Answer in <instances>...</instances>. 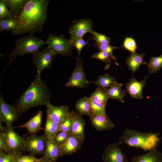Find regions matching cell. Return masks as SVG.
Instances as JSON below:
<instances>
[{
  "mask_svg": "<svg viewBox=\"0 0 162 162\" xmlns=\"http://www.w3.org/2000/svg\"><path fill=\"white\" fill-rule=\"evenodd\" d=\"M49 0H28L18 17L17 28L13 34H33L43 31L47 18Z\"/></svg>",
  "mask_w": 162,
  "mask_h": 162,
  "instance_id": "cell-1",
  "label": "cell"
},
{
  "mask_svg": "<svg viewBox=\"0 0 162 162\" xmlns=\"http://www.w3.org/2000/svg\"><path fill=\"white\" fill-rule=\"evenodd\" d=\"M50 94L47 86L37 75L29 86L16 100L14 105L18 116L30 109L50 103Z\"/></svg>",
  "mask_w": 162,
  "mask_h": 162,
  "instance_id": "cell-2",
  "label": "cell"
},
{
  "mask_svg": "<svg viewBox=\"0 0 162 162\" xmlns=\"http://www.w3.org/2000/svg\"><path fill=\"white\" fill-rule=\"evenodd\" d=\"M158 134L143 133L129 129H125L119 138L120 145L125 143L129 146L139 148L145 151L155 148L159 141Z\"/></svg>",
  "mask_w": 162,
  "mask_h": 162,
  "instance_id": "cell-3",
  "label": "cell"
},
{
  "mask_svg": "<svg viewBox=\"0 0 162 162\" xmlns=\"http://www.w3.org/2000/svg\"><path fill=\"white\" fill-rule=\"evenodd\" d=\"M46 44V41L38 38L33 34H30L17 39L15 42L13 50L9 54V62L3 73L10 65L12 62L17 57L29 53L32 54L39 51L42 46Z\"/></svg>",
  "mask_w": 162,
  "mask_h": 162,
  "instance_id": "cell-4",
  "label": "cell"
},
{
  "mask_svg": "<svg viewBox=\"0 0 162 162\" xmlns=\"http://www.w3.org/2000/svg\"><path fill=\"white\" fill-rule=\"evenodd\" d=\"M14 129L12 126L6 127L0 132V148L3 152L15 156L21 155L25 151V139Z\"/></svg>",
  "mask_w": 162,
  "mask_h": 162,
  "instance_id": "cell-5",
  "label": "cell"
},
{
  "mask_svg": "<svg viewBox=\"0 0 162 162\" xmlns=\"http://www.w3.org/2000/svg\"><path fill=\"white\" fill-rule=\"evenodd\" d=\"M48 47L54 54H60L64 56H72L73 48L70 40L64 38L62 35L49 34L46 41Z\"/></svg>",
  "mask_w": 162,
  "mask_h": 162,
  "instance_id": "cell-6",
  "label": "cell"
},
{
  "mask_svg": "<svg viewBox=\"0 0 162 162\" xmlns=\"http://www.w3.org/2000/svg\"><path fill=\"white\" fill-rule=\"evenodd\" d=\"M55 56L48 46L32 54L31 59L37 68V75L40 76L43 70L50 68Z\"/></svg>",
  "mask_w": 162,
  "mask_h": 162,
  "instance_id": "cell-7",
  "label": "cell"
},
{
  "mask_svg": "<svg viewBox=\"0 0 162 162\" xmlns=\"http://www.w3.org/2000/svg\"><path fill=\"white\" fill-rule=\"evenodd\" d=\"M76 67L65 86L67 88H85L90 83L86 80L85 73L83 67V61L80 58L76 59Z\"/></svg>",
  "mask_w": 162,
  "mask_h": 162,
  "instance_id": "cell-8",
  "label": "cell"
},
{
  "mask_svg": "<svg viewBox=\"0 0 162 162\" xmlns=\"http://www.w3.org/2000/svg\"><path fill=\"white\" fill-rule=\"evenodd\" d=\"M48 139L44 134L41 136L31 135L25 139V151L34 156L44 155Z\"/></svg>",
  "mask_w": 162,
  "mask_h": 162,
  "instance_id": "cell-9",
  "label": "cell"
},
{
  "mask_svg": "<svg viewBox=\"0 0 162 162\" xmlns=\"http://www.w3.org/2000/svg\"><path fill=\"white\" fill-rule=\"evenodd\" d=\"M92 20L89 19H81L74 21L68 29L70 39L73 41L83 38L84 35L92 29Z\"/></svg>",
  "mask_w": 162,
  "mask_h": 162,
  "instance_id": "cell-10",
  "label": "cell"
},
{
  "mask_svg": "<svg viewBox=\"0 0 162 162\" xmlns=\"http://www.w3.org/2000/svg\"><path fill=\"white\" fill-rule=\"evenodd\" d=\"M118 143H113L109 145L106 148L102 156L104 162H127L128 159L123 154Z\"/></svg>",
  "mask_w": 162,
  "mask_h": 162,
  "instance_id": "cell-11",
  "label": "cell"
},
{
  "mask_svg": "<svg viewBox=\"0 0 162 162\" xmlns=\"http://www.w3.org/2000/svg\"><path fill=\"white\" fill-rule=\"evenodd\" d=\"M18 116L14 106L6 103L0 94V121L3 122L7 127H10Z\"/></svg>",
  "mask_w": 162,
  "mask_h": 162,
  "instance_id": "cell-12",
  "label": "cell"
},
{
  "mask_svg": "<svg viewBox=\"0 0 162 162\" xmlns=\"http://www.w3.org/2000/svg\"><path fill=\"white\" fill-rule=\"evenodd\" d=\"M47 117L60 125L69 116L70 112L65 105L56 106L50 104L47 106Z\"/></svg>",
  "mask_w": 162,
  "mask_h": 162,
  "instance_id": "cell-13",
  "label": "cell"
},
{
  "mask_svg": "<svg viewBox=\"0 0 162 162\" xmlns=\"http://www.w3.org/2000/svg\"><path fill=\"white\" fill-rule=\"evenodd\" d=\"M69 116L72 121L70 134L84 140L86 125L84 119L74 111L70 112Z\"/></svg>",
  "mask_w": 162,
  "mask_h": 162,
  "instance_id": "cell-14",
  "label": "cell"
},
{
  "mask_svg": "<svg viewBox=\"0 0 162 162\" xmlns=\"http://www.w3.org/2000/svg\"><path fill=\"white\" fill-rule=\"evenodd\" d=\"M84 140L70 134L66 140L60 146L61 156L72 154L80 149Z\"/></svg>",
  "mask_w": 162,
  "mask_h": 162,
  "instance_id": "cell-15",
  "label": "cell"
},
{
  "mask_svg": "<svg viewBox=\"0 0 162 162\" xmlns=\"http://www.w3.org/2000/svg\"><path fill=\"white\" fill-rule=\"evenodd\" d=\"M147 77L146 76L140 81L133 77L130 79L129 82L126 84V91L132 98L139 99L142 98V90L146 83Z\"/></svg>",
  "mask_w": 162,
  "mask_h": 162,
  "instance_id": "cell-16",
  "label": "cell"
},
{
  "mask_svg": "<svg viewBox=\"0 0 162 162\" xmlns=\"http://www.w3.org/2000/svg\"><path fill=\"white\" fill-rule=\"evenodd\" d=\"M89 116L92 125L98 131L109 130L115 127L114 124L106 115L92 114Z\"/></svg>",
  "mask_w": 162,
  "mask_h": 162,
  "instance_id": "cell-17",
  "label": "cell"
},
{
  "mask_svg": "<svg viewBox=\"0 0 162 162\" xmlns=\"http://www.w3.org/2000/svg\"><path fill=\"white\" fill-rule=\"evenodd\" d=\"M61 156L60 146L56 143L53 139H48L43 157L51 162H56Z\"/></svg>",
  "mask_w": 162,
  "mask_h": 162,
  "instance_id": "cell-18",
  "label": "cell"
},
{
  "mask_svg": "<svg viewBox=\"0 0 162 162\" xmlns=\"http://www.w3.org/2000/svg\"><path fill=\"white\" fill-rule=\"evenodd\" d=\"M42 116L43 112L41 110H39L26 123L19 126L14 127V128H25L30 133L32 134L37 133L40 129Z\"/></svg>",
  "mask_w": 162,
  "mask_h": 162,
  "instance_id": "cell-19",
  "label": "cell"
},
{
  "mask_svg": "<svg viewBox=\"0 0 162 162\" xmlns=\"http://www.w3.org/2000/svg\"><path fill=\"white\" fill-rule=\"evenodd\" d=\"M131 162H162V154L154 148L144 155L134 157Z\"/></svg>",
  "mask_w": 162,
  "mask_h": 162,
  "instance_id": "cell-20",
  "label": "cell"
},
{
  "mask_svg": "<svg viewBox=\"0 0 162 162\" xmlns=\"http://www.w3.org/2000/svg\"><path fill=\"white\" fill-rule=\"evenodd\" d=\"M122 84L117 82L110 88L104 90L107 94L109 98L116 99L123 103L127 91L122 90Z\"/></svg>",
  "mask_w": 162,
  "mask_h": 162,
  "instance_id": "cell-21",
  "label": "cell"
},
{
  "mask_svg": "<svg viewBox=\"0 0 162 162\" xmlns=\"http://www.w3.org/2000/svg\"><path fill=\"white\" fill-rule=\"evenodd\" d=\"M145 54L144 53L138 54L135 52L131 53L130 56L126 61L129 69L134 73L138 70L140 66L144 64V58Z\"/></svg>",
  "mask_w": 162,
  "mask_h": 162,
  "instance_id": "cell-22",
  "label": "cell"
},
{
  "mask_svg": "<svg viewBox=\"0 0 162 162\" xmlns=\"http://www.w3.org/2000/svg\"><path fill=\"white\" fill-rule=\"evenodd\" d=\"M14 16L18 17L22 11L28 0H4Z\"/></svg>",
  "mask_w": 162,
  "mask_h": 162,
  "instance_id": "cell-23",
  "label": "cell"
},
{
  "mask_svg": "<svg viewBox=\"0 0 162 162\" xmlns=\"http://www.w3.org/2000/svg\"><path fill=\"white\" fill-rule=\"evenodd\" d=\"M77 113L81 116L83 115L90 116L92 114L88 98L84 97L78 100L75 105Z\"/></svg>",
  "mask_w": 162,
  "mask_h": 162,
  "instance_id": "cell-24",
  "label": "cell"
},
{
  "mask_svg": "<svg viewBox=\"0 0 162 162\" xmlns=\"http://www.w3.org/2000/svg\"><path fill=\"white\" fill-rule=\"evenodd\" d=\"M59 132V125L47 117L44 128V135L47 138L53 139Z\"/></svg>",
  "mask_w": 162,
  "mask_h": 162,
  "instance_id": "cell-25",
  "label": "cell"
},
{
  "mask_svg": "<svg viewBox=\"0 0 162 162\" xmlns=\"http://www.w3.org/2000/svg\"><path fill=\"white\" fill-rule=\"evenodd\" d=\"M116 82V80L108 74L99 76L95 82H89L103 89L110 88Z\"/></svg>",
  "mask_w": 162,
  "mask_h": 162,
  "instance_id": "cell-26",
  "label": "cell"
},
{
  "mask_svg": "<svg viewBox=\"0 0 162 162\" xmlns=\"http://www.w3.org/2000/svg\"><path fill=\"white\" fill-rule=\"evenodd\" d=\"M18 22V18L15 16L0 20V32L6 30L13 34L17 28Z\"/></svg>",
  "mask_w": 162,
  "mask_h": 162,
  "instance_id": "cell-27",
  "label": "cell"
},
{
  "mask_svg": "<svg viewBox=\"0 0 162 162\" xmlns=\"http://www.w3.org/2000/svg\"><path fill=\"white\" fill-rule=\"evenodd\" d=\"M144 64L148 67V72L150 73L157 72L162 67V55L158 57H152L149 62H144Z\"/></svg>",
  "mask_w": 162,
  "mask_h": 162,
  "instance_id": "cell-28",
  "label": "cell"
},
{
  "mask_svg": "<svg viewBox=\"0 0 162 162\" xmlns=\"http://www.w3.org/2000/svg\"><path fill=\"white\" fill-rule=\"evenodd\" d=\"M90 98L106 106L108 99V96L103 89L98 87L92 94Z\"/></svg>",
  "mask_w": 162,
  "mask_h": 162,
  "instance_id": "cell-29",
  "label": "cell"
},
{
  "mask_svg": "<svg viewBox=\"0 0 162 162\" xmlns=\"http://www.w3.org/2000/svg\"><path fill=\"white\" fill-rule=\"evenodd\" d=\"M88 100L92 114L106 115L105 106L90 97L88 98Z\"/></svg>",
  "mask_w": 162,
  "mask_h": 162,
  "instance_id": "cell-30",
  "label": "cell"
},
{
  "mask_svg": "<svg viewBox=\"0 0 162 162\" xmlns=\"http://www.w3.org/2000/svg\"><path fill=\"white\" fill-rule=\"evenodd\" d=\"M93 36L92 38L98 43L107 45H110V39L106 35L97 32L92 29L89 32Z\"/></svg>",
  "mask_w": 162,
  "mask_h": 162,
  "instance_id": "cell-31",
  "label": "cell"
},
{
  "mask_svg": "<svg viewBox=\"0 0 162 162\" xmlns=\"http://www.w3.org/2000/svg\"><path fill=\"white\" fill-rule=\"evenodd\" d=\"M11 11L7 7L4 0L0 1V20L14 17Z\"/></svg>",
  "mask_w": 162,
  "mask_h": 162,
  "instance_id": "cell-32",
  "label": "cell"
},
{
  "mask_svg": "<svg viewBox=\"0 0 162 162\" xmlns=\"http://www.w3.org/2000/svg\"><path fill=\"white\" fill-rule=\"evenodd\" d=\"M123 47L131 53L135 52L137 44L135 40L131 37H126L123 42Z\"/></svg>",
  "mask_w": 162,
  "mask_h": 162,
  "instance_id": "cell-33",
  "label": "cell"
},
{
  "mask_svg": "<svg viewBox=\"0 0 162 162\" xmlns=\"http://www.w3.org/2000/svg\"><path fill=\"white\" fill-rule=\"evenodd\" d=\"M40 158H37L30 154L15 156L14 162H38Z\"/></svg>",
  "mask_w": 162,
  "mask_h": 162,
  "instance_id": "cell-34",
  "label": "cell"
},
{
  "mask_svg": "<svg viewBox=\"0 0 162 162\" xmlns=\"http://www.w3.org/2000/svg\"><path fill=\"white\" fill-rule=\"evenodd\" d=\"M93 45L97 47L100 51H105L108 53L111 56L112 59L114 60H116V59L113 55V52L114 50L117 48L111 45L99 44L96 42Z\"/></svg>",
  "mask_w": 162,
  "mask_h": 162,
  "instance_id": "cell-35",
  "label": "cell"
},
{
  "mask_svg": "<svg viewBox=\"0 0 162 162\" xmlns=\"http://www.w3.org/2000/svg\"><path fill=\"white\" fill-rule=\"evenodd\" d=\"M93 58L101 61L105 63H111L112 58L110 55L105 51H100L92 56Z\"/></svg>",
  "mask_w": 162,
  "mask_h": 162,
  "instance_id": "cell-36",
  "label": "cell"
},
{
  "mask_svg": "<svg viewBox=\"0 0 162 162\" xmlns=\"http://www.w3.org/2000/svg\"><path fill=\"white\" fill-rule=\"evenodd\" d=\"M72 43L73 48L76 49L79 55L80 54L83 47L89 44L88 42L85 40L83 38L75 40Z\"/></svg>",
  "mask_w": 162,
  "mask_h": 162,
  "instance_id": "cell-37",
  "label": "cell"
},
{
  "mask_svg": "<svg viewBox=\"0 0 162 162\" xmlns=\"http://www.w3.org/2000/svg\"><path fill=\"white\" fill-rule=\"evenodd\" d=\"M70 134L67 132L60 131L56 134L53 139L56 143L60 146L66 140Z\"/></svg>",
  "mask_w": 162,
  "mask_h": 162,
  "instance_id": "cell-38",
  "label": "cell"
},
{
  "mask_svg": "<svg viewBox=\"0 0 162 162\" xmlns=\"http://www.w3.org/2000/svg\"><path fill=\"white\" fill-rule=\"evenodd\" d=\"M72 121L69 115L68 117L59 125L60 132L64 131L70 134Z\"/></svg>",
  "mask_w": 162,
  "mask_h": 162,
  "instance_id": "cell-39",
  "label": "cell"
},
{
  "mask_svg": "<svg viewBox=\"0 0 162 162\" xmlns=\"http://www.w3.org/2000/svg\"><path fill=\"white\" fill-rule=\"evenodd\" d=\"M15 157L12 154L0 152V162H14Z\"/></svg>",
  "mask_w": 162,
  "mask_h": 162,
  "instance_id": "cell-40",
  "label": "cell"
},
{
  "mask_svg": "<svg viewBox=\"0 0 162 162\" xmlns=\"http://www.w3.org/2000/svg\"><path fill=\"white\" fill-rule=\"evenodd\" d=\"M38 162H51L45 159L43 157L40 158V160Z\"/></svg>",
  "mask_w": 162,
  "mask_h": 162,
  "instance_id": "cell-41",
  "label": "cell"
}]
</instances>
